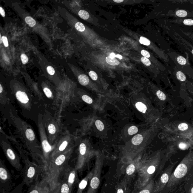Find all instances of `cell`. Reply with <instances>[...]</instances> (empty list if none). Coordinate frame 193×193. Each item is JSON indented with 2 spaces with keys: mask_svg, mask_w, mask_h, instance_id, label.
<instances>
[{
  "mask_svg": "<svg viewBox=\"0 0 193 193\" xmlns=\"http://www.w3.org/2000/svg\"><path fill=\"white\" fill-rule=\"evenodd\" d=\"M94 171V169L93 168L89 173L86 177L83 180L81 181V182L80 183L79 188L81 191H82V190L85 189L86 187H87L89 181H90L93 175Z\"/></svg>",
  "mask_w": 193,
  "mask_h": 193,
  "instance_id": "13",
  "label": "cell"
},
{
  "mask_svg": "<svg viewBox=\"0 0 193 193\" xmlns=\"http://www.w3.org/2000/svg\"><path fill=\"white\" fill-rule=\"evenodd\" d=\"M109 57L111 59H114V58H116V55L114 53H112L110 54Z\"/></svg>",
  "mask_w": 193,
  "mask_h": 193,
  "instance_id": "46",
  "label": "cell"
},
{
  "mask_svg": "<svg viewBox=\"0 0 193 193\" xmlns=\"http://www.w3.org/2000/svg\"><path fill=\"white\" fill-rule=\"evenodd\" d=\"M139 41L140 43L145 45H149L150 44H151V42H150L149 40L143 37H140Z\"/></svg>",
  "mask_w": 193,
  "mask_h": 193,
  "instance_id": "25",
  "label": "cell"
},
{
  "mask_svg": "<svg viewBox=\"0 0 193 193\" xmlns=\"http://www.w3.org/2000/svg\"><path fill=\"white\" fill-rule=\"evenodd\" d=\"M0 177L2 180H6L7 178V172L5 169L2 168H0Z\"/></svg>",
  "mask_w": 193,
  "mask_h": 193,
  "instance_id": "22",
  "label": "cell"
},
{
  "mask_svg": "<svg viewBox=\"0 0 193 193\" xmlns=\"http://www.w3.org/2000/svg\"><path fill=\"white\" fill-rule=\"evenodd\" d=\"M193 171V158L188 157L178 164L171 174L169 181L161 193H171L175 191L187 179Z\"/></svg>",
  "mask_w": 193,
  "mask_h": 193,
  "instance_id": "2",
  "label": "cell"
},
{
  "mask_svg": "<svg viewBox=\"0 0 193 193\" xmlns=\"http://www.w3.org/2000/svg\"><path fill=\"white\" fill-rule=\"evenodd\" d=\"M38 126L41 140V145L43 152L45 157L48 156L53 150L54 145H51L48 141L46 132L43 124L42 115L41 113L38 115Z\"/></svg>",
  "mask_w": 193,
  "mask_h": 193,
  "instance_id": "6",
  "label": "cell"
},
{
  "mask_svg": "<svg viewBox=\"0 0 193 193\" xmlns=\"http://www.w3.org/2000/svg\"><path fill=\"white\" fill-rule=\"evenodd\" d=\"M47 70L48 74H49L50 75H53L55 74V70H54V68H53L51 66H49L47 67Z\"/></svg>",
  "mask_w": 193,
  "mask_h": 193,
  "instance_id": "38",
  "label": "cell"
},
{
  "mask_svg": "<svg viewBox=\"0 0 193 193\" xmlns=\"http://www.w3.org/2000/svg\"><path fill=\"white\" fill-rule=\"evenodd\" d=\"M179 147L181 149L185 150L188 148V146L185 143H181L179 144Z\"/></svg>",
  "mask_w": 193,
  "mask_h": 193,
  "instance_id": "43",
  "label": "cell"
},
{
  "mask_svg": "<svg viewBox=\"0 0 193 193\" xmlns=\"http://www.w3.org/2000/svg\"><path fill=\"white\" fill-rule=\"evenodd\" d=\"M75 139L74 136L67 130L63 133L54 144V148L52 152L53 154L57 157L61 154L73 148Z\"/></svg>",
  "mask_w": 193,
  "mask_h": 193,
  "instance_id": "5",
  "label": "cell"
},
{
  "mask_svg": "<svg viewBox=\"0 0 193 193\" xmlns=\"http://www.w3.org/2000/svg\"><path fill=\"white\" fill-rule=\"evenodd\" d=\"M21 58L22 64H24V65H25V64L28 63V57H27V55L25 54H21Z\"/></svg>",
  "mask_w": 193,
  "mask_h": 193,
  "instance_id": "35",
  "label": "cell"
},
{
  "mask_svg": "<svg viewBox=\"0 0 193 193\" xmlns=\"http://www.w3.org/2000/svg\"><path fill=\"white\" fill-rule=\"evenodd\" d=\"M30 193H39L38 192V191H37V190H33V191H31Z\"/></svg>",
  "mask_w": 193,
  "mask_h": 193,
  "instance_id": "49",
  "label": "cell"
},
{
  "mask_svg": "<svg viewBox=\"0 0 193 193\" xmlns=\"http://www.w3.org/2000/svg\"><path fill=\"white\" fill-rule=\"evenodd\" d=\"M141 61L143 64L144 65H146V66H149L151 65V61L148 58H145V57H142L141 58Z\"/></svg>",
  "mask_w": 193,
  "mask_h": 193,
  "instance_id": "36",
  "label": "cell"
},
{
  "mask_svg": "<svg viewBox=\"0 0 193 193\" xmlns=\"http://www.w3.org/2000/svg\"><path fill=\"white\" fill-rule=\"evenodd\" d=\"M26 23L28 24L30 27H33L36 24V22L35 20L30 16H27L25 18Z\"/></svg>",
  "mask_w": 193,
  "mask_h": 193,
  "instance_id": "19",
  "label": "cell"
},
{
  "mask_svg": "<svg viewBox=\"0 0 193 193\" xmlns=\"http://www.w3.org/2000/svg\"><path fill=\"white\" fill-rule=\"evenodd\" d=\"M130 184L123 179L122 181L116 186V193H130Z\"/></svg>",
  "mask_w": 193,
  "mask_h": 193,
  "instance_id": "11",
  "label": "cell"
},
{
  "mask_svg": "<svg viewBox=\"0 0 193 193\" xmlns=\"http://www.w3.org/2000/svg\"><path fill=\"white\" fill-rule=\"evenodd\" d=\"M75 175L74 173H71L70 174L68 178V182L70 184H72L74 183V179H75Z\"/></svg>",
  "mask_w": 193,
  "mask_h": 193,
  "instance_id": "39",
  "label": "cell"
},
{
  "mask_svg": "<svg viewBox=\"0 0 193 193\" xmlns=\"http://www.w3.org/2000/svg\"><path fill=\"white\" fill-rule=\"evenodd\" d=\"M184 24L187 25H193V20L192 19H185L183 22Z\"/></svg>",
  "mask_w": 193,
  "mask_h": 193,
  "instance_id": "41",
  "label": "cell"
},
{
  "mask_svg": "<svg viewBox=\"0 0 193 193\" xmlns=\"http://www.w3.org/2000/svg\"><path fill=\"white\" fill-rule=\"evenodd\" d=\"M157 95L158 98L161 101H165L166 99V96L163 92L161 91H157Z\"/></svg>",
  "mask_w": 193,
  "mask_h": 193,
  "instance_id": "30",
  "label": "cell"
},
{
  "mask_svg": "<svg viewBox=\"0 0 193 193\" xmlns=\"http://www.w3.org/2000/svg\"><path fill=\"white\" fill-rule=\"evenodd\" d=\"M69 188L67 184H63L61 188V193H69Z\"/></svg>",
  "mask_w": 193,
  "mask_h": 193,
  "instance_id": "32",
  "label": "cell"
},
{
  "mask_svg": "<svg viewBox=\"0 0 193 193\" xmlns=\"http://www.w3.org/2000/svg\"><path fill=\"white\" fill-rule=\"evenodd\" d=\"M7 113V118L15 127L16 134L23 146L33 154L40 153L41 144L31 125L20 118L15 110L10 109Z\"/></svg>",
  "mask_w": 193,
  "mask_h": 193,
  "instance_id": "1",
  "label": "cell"
},
{
  "mask_svg": "<svg viewBox=\"0 0 193 193\" xmlns=\"http://www.w3.org/2000/svg\"><path fill=\"white\" fill-rule=\"evenodd\" d=\"M95 124L97 129L99 131H101L104 129V125L102 121H99V120H97L95 121Z\"/></svg>",
  "mask_w": 193,
  "mask_h": 193,
  "instance_id": "24",
  "label": "cell"
},
{
  "mask_svg": "<svg viewBox=\"0 0 193 193\" xmlns=\"http://www.w3.org/2000/svg\"><path fill=\"white\" fill-rule=\"evenodd\" d=\"M106 61L107 63L112 66L118 65L120 64L119 61L115 58L114 59H111L109 56L107 57L106 58Z\"/></svg>",
  "mask_w": 193,
  "mask_h": 193,
  "instance_id": "20",
  "label": "cell"
},
{
  "mask_svg": "<svg viewBox=\"0 0 193 193\" xmlns=\"http://www.w3.org/2000/svg\"><path fill=\"white\" fill-rule=\"evenodd\" d=\"M42 89L44 94L47 98L50 100L54 101L56 95V93H55L52 89H51L48 86L45 85L42 87Z\"/></svg>",
  "mask_w": 193,
  "mask_h": 193,
  "instance_id": "14",
  "label": "cell"
},
{
  "mask_svg": "<svg viewBox=\"0 0 193 193\" xmlns=\"http://www.w3.org/2000/svg\"><path fill=\"white\" fill-rule=\"evenodd\" d=\"M76 29L80 32H83L85 30V27L83 24L81 22L76 23L75 25Z\"/></svg>",
  "mask_w": 193,
  "mask_h": 193,
  "instance_id": "23",
  "label": "cell"
},
{
  "mask_svg": "<svg viewBox=\"0 0 193 193\" xmlns=\"http://www.w3.org/2000/svg\"><path fill=\"white\" fill-rule=\"evenodd\" d=\"M123 0H116V1H115L114 0V2L117 3H121L123 1Z\"/></svg>",
  "mask_w": 193,
  "mask_h": 193,
  "instance_id": "48",
  "label": "cell"
},
{
  "mask_svg": "<svg viewBox=\"0 0 193 193\" xmlns=\"http://www.w3.org/2000/svg\"><path fill=\"white\" fill-rule=\"evenodd\" d=\"M35 169H34V167H30L28 170L27 176H28V178H32V177H33L34 174H35Z\"/></svg>",
  "mask_w": 193,
  "mask_h": 193,
  "instance_id": "29",
  "label": "cell"
},
{
  "mask_svg": "<svg viewBox=\"0 0 193 193\" xmlns=\"http://www.w3.org/2000/svg\"><path fill=\"white\" fill-rule=\"evenodd\" d=\"M176 163L169 166L163 170L159 178L154 183L153 193H161L168 184Z\"/></svg>",
  "mask_w": 193,
  "mask_h": 193,
  "instance_id": "7",
  "label": "cell"
},
{
  "mask_svg": "<svg viewBox=\"0 0 193 193\" xmlns=\"http://www.w3.org/2000/svg\"><path fill=\"white\" fill-rule=\"evenodd\" d=\"M11 90L22 109L27 111H31L35 104L32 94L19 84H13Z\"/></svg>",
  "mask_w": 193,
  "mask_h": 193,
  "instance_id": "4",
  "label": "cell"
},
{
  "mask_svg": "<svg viewBox=\"0 0 193 193\" xmlns=\"http://www.w3.org/2000/svg\"><path fill=\"white\" fill-rule=\"evenodd\" d=\"M0 13H1V15L2 16V17H4V18L5 17V11L2 7H0Z\"/></svg>",
  "mask_w": 193,
  "mask_h": 193,
  "instance_id": "45",
  "label": "cell"
},
{
  "mask_svg": "<svg viewBox=\"0 0 193 193\" xmlns=\"http://www.w3.org/2000/svg\"><path fill=\"white\" fill-rule=\"evenodd\" d=\"M155 181L152 179L148 184L140 188H134L132 193H153Z\"/></svg>",
  "mask_w": 193,
  "mask_h": 193,
  "instance_id": "10",
  "label": "cell"
},
{
  "mask_svg": "<svg viewBox=\"0 0 193 193\" xmlns=\"http://www.w3.org/2000/svg\"><path fill=\"white\" fill-rule=\"evenodd\" d=\"M178 128L180 130V131H184L188 129V126L185 123H182L179 125Z\"/></svg>",
  "mask_w": 193,
  "mask_h": 193,
  "instance_id": "37",
  "label": "cell"
},
{
  "mask_svg": "<svg viewBox=\"0 0 193 193\" xmlns=\"http://www.w3.org/2000/svg\"><path fill=\"white\" fill-rule=\"evenodd\" d=\"M87 147L86 144L84 143H81L80 144L79 146V152L80 155L82 157L84 158L87 154Z\"/></svg>",
  "mask_w": 193,
  "mask_h": 193,
  "instance_id": "16",
  "label": "cell"
},
{
  "mask_svg": "<svg viewBox=\"0 0 193 193\" xmlns=\"http://www.w3.org/2000/svg\"><path fill=\"white\" fill-rule=\"evenodd\" d=\"M141 54L145 58H149L150 57L149 53L145 50H143L141 51Z\"/></svg>",
  "mask_w": 193,
  "mask_h": 193,
  "instance_id": "40",
  "label": "cell"
},
{
  "mask_svg": "<svg viewBox=\"0 0 193 193\" xmlns=\"http://www.w3.org/2000/svg\"><path fill=\"white\" fill-rule=\"evenodd\" d=\"M138 131V128L136 126H134L130 127L128 130V134L130 135H134V134L137 133Z\"/></svg>",
  "mask_w": 193,
  "mask_h": 193,
  "instance_id": "26",
  "label": "cell"
},
{
  "mask_svg": "<svg viewBox=\"0 0 193 193\" xmlns=\"http://www.w3.org/2000/svg\"><path fill=\"white\" fill-rule=\"evenodd\" d=\"M139 164V163L137 162L131 163L126 169L125 175L123 179L125 180L129 183L131 184V178L135 175V173L137 172Z\"/></svg>",
  "mask_w": 193,
  "mask_h": 193,
  "instance_id": "9",
  "label": "cell"
},
{
  "mask_svg": "<svg viewBox=\"0 0 193 193\" xmlns=\"http://www.w3.org/2000/svg\"><path fill=\"white\" fill-rule=\"evenodd\" d=\"M103 163L98 160L94 166L93 175L90 181L89 186L87 193H97L101 183Z\"/></svg>",
  "mask_w": 193,
  "mask_h": 193,
  "instance_id": "8",
  "label": "cell"
},
{
  "mask_svg": "<svg viewBox=\"0 0 193 193\" xmlns=\"http://www.w3.org/2000/svg\"><path fill=\"white\" fill-rule=\"evenodd\" d=\"M143 140V137L142 135L138 134L135 136L132 140V142L134 145L137 146L139 145L142 143Z\"/></svg>",
  "mask_w": 193,
  "mask_h": 193,
  "instance_id": "17",
  "label": "cell"
},
{
  "mask_svg": "<svg viewBox=\"0 0 193 193\" xmlns=\"http://www.w3.org/2000/svg\"><path fill=\"white\" fill-rule=\"evenodd\" d=\"M177 78L180 81H186V76L181 71H178L177 73Z\"/></svg>",
  "mask_w": 193,
  "mask_h": 193,
  "instance_id": "27",
  "label": "cell"
},
{
  "mask_svg": "<svg viewBox=\"0 0 193 193\" xmlns=\"http://www.w3.org/2000/svg\"><path fill=\"white\" fill-rule=\"evenodd\" d=\"M188 193H193V180L190 183V185L188 189Z\"/></svg>",
  "mask_w": 193,
  "mask_h": 193,
  "instance_id": "44",
  "label": "cell"
},
{
  "mask_svg": "<svg viewBox=\"0 0 193 193\" xmlns=\"http://www.w3.org/2000/svg\"><path fill=\"white\" fill-rule=\"evenodd\" d=\"M116 58H119V59L121 60L123 58L122 56H121V55H120V54H117V55H116Z\"/></svg>",
  "mask_w": 193,
  "mask_h": 193,
  "instance_id": "47",
  "label": "cell"
},
{
  "mask_svg": "<svg viewBox=\"0 0 193 193\" xmlns=\"http://www.w3.org/2000/svg\"><path fill=\"white\" fill-rule=\"evenodd\" d=\"M78 15L80 18L84 20L88 19L89 17V14L88 13L84 10H81L78 13Z\"/></svg>",
  "mask_w": 193,
  "mask_h": 193,
  "instance_id": "21",
  "label": "cell"
},
{
  "mask_svg": "<svg viewBox=\"0 0 193 193\" xmlns=\"http://www.w3.org/2000/svg\"><path fill=\"white\" fill-rule=\"evenodd\" d=\"M89 75L91 79L93 81H96L98 78V75H97L96 73L94 71H90L89 73Z\"/></svg>",
  "mask_w": 193,
  "mask_h": 193,
  "instance_id": "34",
  "label": "cell"
},
{
  "mask_svg": "<svg viewBox=\"0 0 193 193\" xmlns=\"http://www.w3.org/2000/svg\"><path fill=\"white\" fill-rule=\"evenodd\" d=\"M42 122L48 141L53 145L64 132L61 118L53 116L49 111L45 110L42 115Z\"/></svg>",
  "mask_w": 193,
  "mask_h": 193,
  "instance_id": "3",
  "label": "cell"
},
{
  "mask_svg": "<svg viewBox=\"0 0 193 193\" xmlns=\"http://www.w3.org/2000/svg\"><path fill=\"white\" fill-rule=\"evenodd\" d=\"M188 15V13L184 10H179L176 12V15L180 17H185Z\"/></svg>",
  "mask_w": 193,
  "mask_h": 193,
  "instance_id": "31",
  "label": "cell"
},
{
  "mask_svg": "<svg viewBox=\"0 0 193 193\" xmlns=\"http://www.w3.org/2000/svg\"><path fill=\"white\" fill-rule=\"evenodd\" d=\"M0 37H1V38H0V40H1V41H0V42H1V44L3 42V39L2 37V35H1H1H0Z\"/></svg>",
  "mask_w": 193,
  "mask_h": 193,
  "instance_id": "50",
  "label": "cell"
},
{
  "mask_svg": "<svg viewBox=\"0 0 193 193\" xmlns=\"http://www.w3.org/2000/svg\"><path fill=\"white\" fill-rule=\"evenodd\" d=\"M177 61L179 64L181 65H185L186 64V60L182 56H179L177 58Z\"/></svg>",
  "mask_w": 193,
  "mask_h": 193,
  "instance_id": "33",
  "label": "cell"
},
{
  "mask_svg": "<svg viewBox=\"0 0 193 193\" xmlns=\"http://www.w3.org/2000/svg\"><path fill=\"white\" fill-rule=\"evenodd\" d=\"M192 53L193 54V50H192Z\"/></svg>",
  "mask_w": 193,
  "mask_h": 193,
  "instance_id": "51",
  "label": "cell"
},
{
  "mask_svg": "<svg viewBox=\"0 0 193 193\" xmlns=\"http://www.w3.org/2000/svg\"><path fill=\"white\" fill-rule=\"evenodd\" d=\"M10 103L9 98H8V94L4 90V87L1 84L0 85V103L1 106H5L9 105Z\"/></svg>",
  "mask_w": 193,
  "mask_h": 193,
  "instance_id": "12",
  "label": "cell"
},
{
  "mask_svg": "<svg viewBox=\"0 0 193 193\" xmlns=\"http://www.w3.org/2000/svg\"><path fill=\"white\" fill-rule=\"evenodd\" d=\"M78 79L79 83L84 86H87L89 83V78L85 74H81L79 75L78 76Z\"/></svg>",
  "mask_w": 193,
  "mask_h": 193,
  "instance_id": "15",
  "label": "cell"
},
{
  "mask_svg": "<svg viewBox=\"0 0 193 193\" xmlns=\"http://www.w3.org/2000/svg\"><path fill=\"white\" fill-rule=\"evenodd\" d=\"M137 109L140 112L145 113L147 110V107L144 104L141 102H138L135 104Z\"/></svg>",
  "mask_w": 193,
  "mask_h": 193,
  "instance_id": "18",
  "label": "cell"
},
{
  "mask_svg": "<svg viewBox=\"0 0 193 193\" xmlns=\"http://www.w3.org/2000/svg\"><path fill=\"white\" fill-rule=\"evenodd\" d=\"M81 98L84 102H85L88 104H92L93 102L92 99L90 97L86 95H84L81 97Z\"/></svg>",
  "mask_w": 193,
  "mask_h": 193,
  "instance_id": "28",
  "label": "cell"
},
{
  "mask_svg": "<svg viewBox=\"0 0 193 193\" xmlns=\"http://www.w3.org/2000/svg\"><path fill=\"white\" fill-rule=\"evenodd\" d=\"M2 39H3V42L4 44L5 47H7L9 45V44H8V41L7 38L5 36H2Z\"/></svg>",
  "mask_w": 193,
  "mask_h": 193,
  "instance_id": "42",
  "label": "cell"
}]
</instances>
